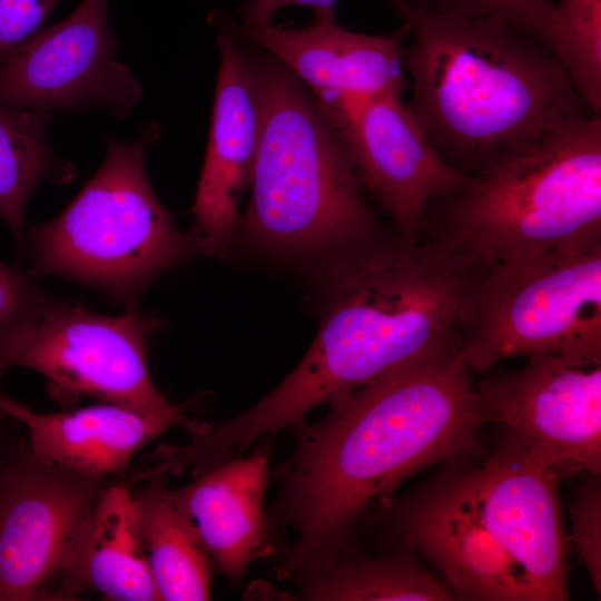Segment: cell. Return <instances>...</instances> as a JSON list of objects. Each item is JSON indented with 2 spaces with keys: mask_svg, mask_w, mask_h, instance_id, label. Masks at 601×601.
<instances>
[{
  "mask_svg": "<svg viewBox=\"0 0 601 601\" xmlns=\"http://www.w3.org/2000/svg\"><path fill=\"white\" fill-rule=\"evenodd\" d=\"M408 110L455 171L479 177L594 115L539 37L487 18L403 20ZM598 116V115H597Z\"/></svg>",
  "mask_w": 601,
  "mask_h": 601,
  "instance_id": "3957f363",
  "label": "cell"
},
{
  "mask_svg": "<svg viewBox=\"0 0 601 601\" xmlns=\"http://www.w3.org/2000/svg\"><path fill=\"white\" fill-rule=\"evenodd\" d=\"M60 0H0V62L31 38Z\"/></svg>",
  "mask_w": 601,
  "mask_h": 601,
  "instance_id": "4316f807",
  "label": "cell"
},
{
  "mask_svg": "<svg viewBox=\"0 0 601 601\" xmlns=\"http://www.w3.org/2000/svg\"><path fill=\"white\" fill-rule=\"evenodd\" d=\"M539 354L601 364V244L492 264L476 279L459 341L469 368Z\"/></svg>",
  "mask_w": 601,
  "mask_h": 601,
  "instance_id": "52a82bcc",
  "label": "cell"
},
{
  "mask_svg": "<svg viewBox=\"0 0 601 601\" xmlns=\"http://www.w3.org/2000/svg\"><path fill=\"white\" fill-rule=\"evenodd\" d=\"M573 542L594 589L601 595V482L600 474H589L579 486L570 508Z\"/></svg>",
  "mask_w": 601,
  "mask_h": 601,
  "instance_id": "484cf974",
  "label": "cell"
},
{
  "mask_svg": "<svg viewBox=\"0 0 601 601\" xmlns=\"http://www.w3.org/2000/svg\"><path fill=\"white\" fill-rule=\"evenodd\" d=\"M273 436L239 455L193 476L168 499L195 524L215 571L239 587L249 565L275 554V533L265 496L270 476Z\"/></svg>",
  "mask_w": 601,
  "mask_h": 601,
  "instance_id": "e0dca14e",
  "label": "cell"
},
{
  "mask_svg": "<svg viewBox=\"0 0 601 601\" xmlns=\"http://www.w3.org/2000/svg\"><path fill=\"white\" fill-rule=\"evenodd\" d=\"M86 592L111 601H160L142 545L129 483H108L60 578L56 600Z\"/></svg>",
  "mask_w": 601,
  "mask_h": 601,
  "instance_id": "d6986e66",
  "label": "cell"
},
{
  "mask_svg": "<svg viewBox=\"0 0 601 601\" xmlns=\"http://www.w3.org/2000/svg\"><path fill=\"white\" fill-rule=\"evenodd\" d=\"M6 433H0V470L2 469L9 455L13 441H10Z\"/></svg>",
  "mask_w": 601,
  "mask_h": 601,
  "instance_id": "f546056e",
  "label": "cell"
},
{
  "mask_svg": "<svg viewBox=\"0 0 601 601\" xmlns=\"http://www.w3.org/2000/svg\"><path fill=\"white\" fill-rule=\"evenodd\" d=\"M21 424L36 457L109 480L124 476L138 452L164 433L180 427L193 434L201 422L183 405L145 412L101 402L55 413L31 410Z\"/></svg>",
  "mask_w": 601,
  "mask_h": 601,
  "instance_id": "ac0fdd59",
  "label": "cell"
},
{
  "mask_svg": "<svg viewBox=\"0 0 601 601\" xmlns=\"http://www.w3.org/2000/svg\"><path fill=\"white\" fill-rule=\"evenodd\" d=\"M403 20L425 16L487 18L508 22L548 43L554 0H391Z\"/></svg>",
  "mask_w": 601,
  "mask_h": 601,
  "instance_id": "d4e9b609",
  "label": "cell"
},
{
  "mask_svg": "<svg viewBox=\"0 0 601 601\" xmlns=\"http://www.w3.org/2000/svg\"><path fill=\"white\" fill-rule=\"evenodd\" d=\"M297 597L315 601H451L443 582L397 545L381 555H363L351 549L328 565L294 581Z\"/></svg>",
  "mask_w": 601,
  "mask_h": 601,
  "instance_id": "44dd1931",
  "label": "cell"
},
{
  "mask_svg": "<svg viewBox=\"0 0 601 601\" xmlns=\"http://www.w3.org/2000/svg\"><path fill=\"white\" fill-rule=\"evenodd\" d=\"M475 386L482 425L519 434L563 475L601 474V364L539 354Z\"/></svg>",
  "mask_w": 601,
  "mask_h": 601,
  "instance_id": "4fadbf2b",
  "label": "cell"
},
{
  "mask_svg": "<svg viewBox=\"0 0 601 601\" xmlns=\"http://www.w3.org/2000/svg\"><path fill=\"white\" fill-rule=\"evenodd\" d=\"M31 410L21 402H18L0 391V416L9 417L22 423Z\"/></svg>",
  "mask_w": 601,
  "mask_h": 601,
  "instance_id": "f1b7e54d",
  "label": "cell"
},
{
  "mask_svg": "<svg viewBox=\"0 0 601 601\" xmlns=\"http://www.w3.org/2000/svg\"><path fill=\"white\" fill-rule=\"evenodd\" d=\"M53 112L0 106V216L10 229L19 257L28 253L26 208L42 181L69 183L76 166L47 141Z\"/></svg>",
  "mask_w": 601,
  "mask_h": 601,
  "instance_id": "7402d4cb",
  "label": "cell"
},
{
  "mask_svg": "<svg viewBox=\"0 0 601 601\" xmlns=\"http://www.w3.org/2000/svg\"><path fill=\"white\" fill-rule=\"evenodd\" d=\"M158 319L136 307L121 315L95 313L62 298L16 354L12 366L32 370L61 405L81 396L139 411L171 403L155 385L147 359L148 335Z\"/></svg>",
  "mask_w": 601,
  "mask_h": 601,
  "instance_id": "9c48e42d",
  "label": "cell"
},
{
  "mask_svg": "<svg viewBox=\"0 0 601 601\" xmlns=\"http://www.w3.org/2000/svg\"><path fill=\"white\" fill-rule=\"evenodd\" d=\"M457 349L402 367L329 404L315 423L290 425L294 446L273 473L274 530L292 531L282 580L322 569L351 549L357 521L377 499L439 463L484 459L479 397Z\"/></svg>",
  "mask_w": 601,
  "mask_h": 601,
  "instance_id": "6da1fadb",
  "label": "cell"
},
{
  "mask_svg": "<svg viewBox=\"0 0 601 601\" xmlns=\"http://www.w3.org/2000/svg\"><path fill=\"white\" fill-rule=\"evenodd\" d=\"M548 45L594 114L601 110V0H559Z\"/></svg>",
  "mask_w": 601,
  "mask_h": 601,
  "instance_id": "603a6c76",
  "label": "cell"
},
{
  "mask_svg": "<svg viewBox=\"0 0 601 601\" xmlns=\"http://www.w3.org/2000/svg\"><path fill=\"white\" fill-rule=\"evenodd\" d=\"M402 93L319 96L364 190L396 231L417 239L432 205L464 189L472 177L439 156L402 100Z\"/></svg>",
  "mask_w": 601,
  "mask_h": 601,
  "instance_id": "8fae6325",
  "label": "cell"
},
{
  "mask_svg": "<svg viewBox=\"0 0 601 601\" xmlns=\"http://www.w3.org/2000/svg\"><path fill=\"white\" fill-rule=\"evenodd\" d=\"M142 483L134 497L160 601L209 600L215 569L195 524L168 499L165 480Z\"/></svg>",
  "mask_w": 601,
  "mask_h": 601,
  "instance_id": "ffe728a7",
  "label": "cell"
},
{
  "mask_svg": "<svg viewBox=\"0 0 601 601\" xmlns=\"http://www.w3.org/2000/svg\"><path fill=\"white\" fill-rule=\"evenodd\" d=\"M62 298L0 260V380L45 315Z\"/></svg>",
  "mask_w": 601,
  "mask_h": 601,
  "instance_id": "cb8c5ba5",
  "label": "cell"
},
{
  "mask_svg": "<svg viewBox=\"0 0 601 601\" xmlns=\"http://www.w3.org/2000/svg\"><path fill=\"white\" fill-rule=\"evenodd\" d=\"M245 52L260 130L237 235L254 252L319 269L384 229L316 96L267 52Z\"/></svg>",
  "mask_w": 601,
  "mask_h": 601,
  "instance_id": "277c9868",
  "label": "cell"
},
{
  "mask_svg": "<svg viewBox=\"0 0 601 601\" xmlns=\"http://www.w3.org/2000/svg\"><path fill=\"white\" fill-rule=\"evenodd\" d=\"M473 459L443 463L415 491L383 501L391 532L439 570L454 600L530 601L520 568L480 514Z\"/></svg>",
  "mask_w": 601,
  "mask_h": 601,
  "instance_id": "30bf717a",
  "label": "cell"
},
{
  "mask_svg": "<svg viewBox=\"0 0 601 601\" xmlns=\"http://www.w3.org/2000/svg\"><path fill=\"white\" fill-rule=\"evenodd\" d=\"M215 16L240 40L278 60L315 96L402 93L410 27L390 35L357 33L342 27L335 9L315 11L304 27L245 24Z\"/></svg>",
  "mask_w": 601,
  "mask_h": 601,
  "instance_id": "2e32d148",
  "label": "cell"
},
{
  "mask_svg": "<svg viewBox=\"0 0 601 601\" xmlns=\"http://www.w3.org/2000/svg\"><path fill=\"white\" fill-rule=\"evenodd\" d=\"M109 481L36 457L17 437L0 470V601L56 600L81 530Z\"/></svg>",
  "mask_w": 601,
  "mask_h": 601,
  "instance_id": "ba28073f",
  "label": "cell"
},
{
  "mask_svg": "<svg viewBox=\"0 0 601 601\" xmlns=\"http://www.w3.org/2000/svg\"><path fill=\"white\" fill-rule=\"evenodd\" d=\"M219 68L205 161L191 211L204 255L224 256L236 239L239 201L259 140L258 100L240 40L213 13Z\"/></svg>",
  "mask_w": 601,
  "mask_h": 601,
  "instance_id": "9a60e30c",
  "label": "cell"
},
{
  "mask_svg": "<svg viewBox=\"0 0 601 601\" xmlns=\"http://www.w3.org/2000/svg\"><path fill=\"white\" fill-rule=\"evenodd\" d=\"M484 266L454 243L383 230L318 269V333L263 400L216 422L218 446L240 455L265 436L415 362L459 351L465 306Z\"/></svg>",
  "mask_w": 601,
  "mask_h": 601,
  "instance_id": "7a4b0ae2",
  "label": "cell"
},
{
  "mask_svg": "<svg viewBox=\"0 0 601 601\" xmlns=\"http://www.w3.org/2000/svg\"><path fill=\"white\" fill-rule=\"evenodd\" d=\"M118 50L108 0H82L70 16L36 32L0 62V106L51 112L102 108L125 118L142 89L114 60Z\"/></svg>",
  "mask_w": 601,
  "mask_h": 601,
  "instance_id": "7c38bea8",
  "label": "cell"
},
{
  "mask_svg": "<svg viewBox=\"0 0 601 601\" xmlns=\"http://www.w3.org/2000/svg\"><path fill=\"white\" fill-rule=\"evenodd\" d=\"M337 0H247L238 9L242 23L263 24L273 22L275 14L288 7H312L317 10L335 9Z\"/></svg>",
  "mask_w": 601,
  "mask_h": 601,
  "instance_id": "83f0119b",
  "label": "cell"
},
{
  "mask_svg": "<svg viewBox=\"0 0 601 601\" xmlns=\"http://www.w3.org/2000/svg\"><path fill=\"white\" fill-rule=\"evenodd\" d=\"M426 231L481 266L601 244V118L592 115L435 201Z\"/></svg>",
  "mask_w": 601,
  "mask_h": 601,
  "instance_id": "5b68a950",
  "label": "cell"
},
{
  "mask_svg": "<svg viewBox=\"0 0 601 601\" xmlns=\"http://www.w3.org/2000/svg\"><path fill=\"white\" fill-rule=\"evenodd\" d=\"M159 136L148 122L134 141L107 139L101 166L75 199L27 231L32 278L72 279L135 308L159 274L204 255L197 235L178 228L148 179L146 152Z\"/></svg>",
  "mask_w": 601,
  "mask_h": 601,
  "instance_id": "8992f818",
  "label": "cell"
},
{
  "mask_svg": "<svg viewBox=\"0 0 601 601\" xmlns=\"http://www.w3.org/2000/svg\"><path fill=\"white\" fill-rule=\"evenodd\" d=\"M562 476L536 447L508 428L475 470L480 514L520 568L530 601L570 599Z\"/></svg>",
  "mask_w": 601,
  "mask_h": 601,
  "instance_id": "5bb4252c",
  "label": "cell"
}]
</instances>
